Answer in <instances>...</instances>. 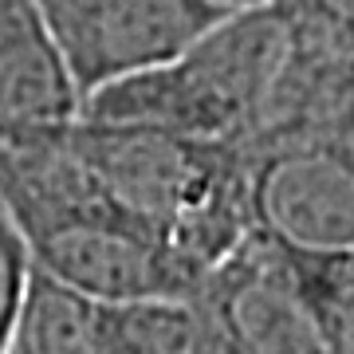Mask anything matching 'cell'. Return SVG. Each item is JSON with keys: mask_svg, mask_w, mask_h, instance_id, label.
<instances>
[{"mask_svg": "<svg viewBox=\"0 0 354 354\" xmlns=\"http://www.w3.org/2000/svg\"><path fill=\"white\" fill-rule=\"evenodd\" d=\"M71 127L32 142H0V201L28 264L91 295L185 304L201 268L102 185L71 146Z\"/></svg>", "mask_w": 354, "mask_h": 354, "instance_id": "6da1fadb", "label": "cell"}, {"mask_svg": "<svg viewBox=\"0 0 354 354\" xmlns=\"http://www.w3.org/2000/svg\"><path fill=\"white\" fill-rule=\"evenodd\" d=\"M71 146L130 213L201 272L252 232L248 169L232 142L79 114Z\"/></svg>", "mask_w": 354, "mask_h": 354, "instance_id": "7a4b0ae2", "label": "cell"}, {"mask_svg": "<svg viewBox=\"0 0 354 354\" xmlns=\"http://www.w3.org/2000/svg\"><path fill=\"white\" fill-rule=\"evenodd\" d=\"M283 48L288 20L279 0L236 8L165 64L95 91L83 114L241 146L260 122Z\"/></svg>", "mask_w": 354, "mask_h": 354, "instance_id": "3957f363", "label": "cell"}, {"mask_svg": "<svg viewBox=\"0 0 354 354\" xmlns=\"http://www.w3.org/2000/svg\"><path fill=\"white\" fill-rule=\"evenodd\" d=\"M252 232L283 248H354V134H283L241 146Z\"/></svg>", "mask_w": 354, "mask_h": 354, "instance_id": "277c9868", "label": "cell"}, {"mask_svg": "<svg viewBox=\"0 0 354 354\" xmlns=\"http://www.w3.org/2000/svg\"><path fill=\"white\" fill-rule=\"evenodd\" d=\"M185 311L189 354H319L283 256L256 232L205 268Z\"/></svg>", "mask_w": 354, "mask_h": 354, "instance_id": "5b68a950", "label": "cell"}, {"mask_svg": "<svg viewBox=\"0 0 354 354\" xmlns=\"http://www.w3.org/2000/svg\"><path fill=\"white\" fill-rule=\"evenodd\" d=\"M36 8L83 102L165 64L225 16L209 0H36Z\"/></svg>", "mask_w": 354, "mask_h": 354, "instance_id": "8992f818", "label": "cell"}, {"mask_svg": "<svg viewBox=\"0 0 354 354\" xmlns=\"http://www.w3.org/2000/svg\"><path fill=\"white\" fill-rule=\"evenodd\" d=\"M0 354H189V311L174 299H111L28 272Z\"/></svg>", "mask_w": 354, "mask_h": 354, "instance_id": "52a82bcc", "label": "cell"}, {"mask_svg": "<svg viewBox=\"0 0 354 354\" xmlns=\"http://www.w3.org/2000/svg\"><path fill=\"white\" fill-rule=\"evenodd\" d=\"M83 114L36 0H0V142L67 130Z\"/></svg>", "mask_w": 354, "mask_h": 354, "instance_id": "ba28073f", "label": "cell"}, {"mask_svg": "<svg viewBox=\"0 0 354 354\" xmlns=\"http://www.w3.org/2000/svg\"><path fill=\"white\" fill-rule=\"evenodd\" d=\"M299 291L319 354H354V248L304 252L276 244Z\"/></svg>", "mask_w": 354, "mask_h": 354, "instance_id": "9c48e42d", "label": "cell"}, {"mask_svg": "<svg viewBox=\"0 0 354 354\" xmlns=\"http://www.w3.org/2000/svg\"><path fill=\"white\" fill-rule=\"evenodd\" d=\"M279 8L291 28L354 48V0H279Z\"/></svg>", "mask_w": 354, "mask_h": 354, "instance_id": "30bf717a", "label": "cell"}, {"mask_svg": "<svg viewBox=\"0 0 354 354\" xmlns=\"http://www.w3.org/2000/svg\"><path fill=\"white\" fill-rule=\"evenodd\" d=\"M28 272H32V264H28L24 241H20L12 216H8V209L0 201V342H4V330L12 323L16 304H20Z\"/></svg>", "mask_w": 354, "mask_h": 354, "instance_id": "8fae6325", "label": "cell"}, {"mask_svg": "<svg viewBox=\"0 0 354 354\" xmlns=\"http://www.w3.org/2000/svg\"><path fill=\"white\" fill-rule=\"evenodd\" d=\"M216 8H225V12H236V8H252V4H264V0H209Z\"/></svg>", "mask_w": 354, "mask_h": 354, "instance_id": "7c38bea8", "label": "cell"}]
</instances>
